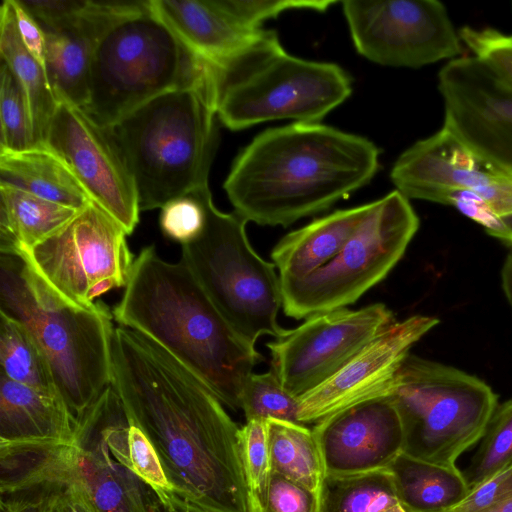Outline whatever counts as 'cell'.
<instances>
[{
	"mask_svg": "<svg viewBox=\"0 0 512 512\" xmlns=\"http://www.w3.org/2000/svg\"><path fill=\"white\" fill-rule=\"evenodd\" d=\"M480 512H512V496L506 498Z\"/></svg>",
	"mask_w": 512,
	"mask_h": 512,
	"instance_id": "ee69618b",
	"label": "cell"
},
{
	"mask_svg": "<svg viewBox=\"0 0 512 512\" xmlns=\"http://www.w3.org/2000/svg\"><path fill=\"white\" fill-rule=\"evenodd\" d=\"M385 395L402 421L403 452L446 467L482 439L498 406L478 377L411 353Z\"/></svg>",
	"mask_w": 512,
	"mask_h": 512,
	"instance_id": "30bf717a",
	"label": "cell"
},
{
	"mask_svg": "<svg viewBox=\"0 0 512 512\" xmlns=\"http://www.w3.org/2000/svg\"><path fill=\"white\" fill-rule=\"evenodd\" d=\"M460 40L502 83L512 89V35L492 28L464 27Z\"/></svg>",
	"mask_w": 512,
	"mask_h": 512,
	"instance_id": "e575fe53",
	"label": "cell"
},
{
	"mask_svg": "<svg viewBox=\"0 0 512 512\" xmlns=\"http://www.w3.org/2000/svg\"><path fill=\"white\" fill-rule=\"evenodd\" d=\"M12 3L16 25L22 42L29 52L45 67L46 38L42 26L21 5L19 0H12Z\"/></svg>",
	"mask_w": 512,
	"mask_h": 512,
	"instance_id": "b9f144b4",
	"label": "cell"
},
{
	"mask_svg": "<svg viewBox=\"0 0 512 512\" xmlns=\"http://www.w3.org/2000/svg\"><path fill=\"white\" fill-rule=\"evenodd\" d=\"M379 169L373 142L320 123H292L258 134L223 184L246 222L288 227L326 211L368 184Z\"/></svg>",
	"mask_w": 512,
	"mask_h": 512,
	"instance_id": "7a4b0ae2",
	"label": "cell"
},
{
	"mask_svg": "<svg viewBox=\"0 0 512 512\" xmlns=\"http://www.w3.org/2000/svg\"><path fill=\"white\" fill-rule=\"evenodd\" d=\"M150 6L188 47L209 62L238 53L264 32L243 25L223 1L150 0Z\"/></svg>",
	"mask_w": 512,
	"mask_h": 512,
	"instance_id": "ffe728a7",
	"label": "cell"
},
{
	"mask_svg": "<svg viewBox=\"0 0 512 512\" xmlns=\"http://www.w3.org/2000/svg\"><path fill=\"white\" fill-rule=\"evenodd\" d=\"M419 228L409 199L395 190L371 206L340 252L313 274L281 283L282 308L295 320L346 308L381 282Z\"/></svg>",
	"mask_w": 512,
	"mask_h": 512,
	"instance_id": "8fae6325",
	"label": "cell"
},
{
	"mask_svg": "<svg viewBox=\"0 0 512 512\" xmlns=\"http://www.w3.org/2000/svg\"><path fill=\"white\" fill-rule=\"evenodd\" d=\"M57 99L44 146L69 166L91 200L131 234L139 222L138 196L111 130L82 108Z\"/></svg>",
	"mask_w": 512,
	"mask_h": 512,
	"instance_id": "9a60e30c",
	"label": "cell"
},
{
	"mask_svg": "<svg viewBox=\"0 0 512 512\" xmlns=\"http://www.w3.org/2000/svg\"><path fill=\"white\" fill-rule=\"evenodd\" d=\"M371 203L336 210L286 234L271 251L281 283L305 278L329 263L353 235Z\"/></svg>",
	"mask_w": 512,
	"mask_h": 512,
	"instance_id": "7402d4cb",
	"label": "cell"
},
{
	"mask_svg": "<svg viewBox=\"0 0 512 512\" xmlns=\"http://www.w3.org/2000/svg\"><path fill=\"white\" fill-rule=\"evenodd\" d=\"M0 251L20 256L55 233L80 210L0 184Z\"/></svg>",
	"mask_w": 512,
	"mask_h": 512,
	"instance_id": "cb8c5ba5",
	"label": "cell"
},
{
	"mask_svg": "<svg viewBox=\"0 0 512 512\" xmlns=\"http://www.w3.org/2000/svg\"><path fill=\"white\" fill-rule=\"evenodd\" d=\"M438 82L443 127L478 157L512 172V89L472 55L448 62Z\"/></svg>",
	"mask_w": 512,
	"mask_h": 512,
	"instance_id": "2e32d148",
	"label": "cell"
},
{
	"mask_svg": "<svg viewBox=\"0 0 512 512\" xmlns=\"http://www.w3.org/2000/svg\"><path fill=\"white\" fill-rule=\"evenodd\" d=\"M406 512H446L470 493L463 473L401 453L389 466Z\"/></svg>",
	"mask_w": 512,
	"mask_h": 512,
	"instance_id": "484cf974",
	"label": "cell"
},
{
	"mask_svg": "<svg viewBox=\"0 0 512 512\" xmlns=\"http://www.w3.org/2000/svg\"><path fill=\"white\" fill-rule=\"evenodd\" d=\"M481 440L462 472L470 492L512 463V399L497 406Z\"/></svg>",
	"mask_w": 512,
	"mask_h": 512,
	"instance_id": "4dcf8cb0",
	"label": "cell"
},
{
	"mask_svg": "<svg viewBox=\"0 0 512 512\" xmlns=\"http://www.w3.org/2000/svg\"><path fill=\"white\" fill-rule=\"evenodd\" d=\"M163 512H199L186 507H178L172 510L163 509Z\"/></svg>",
	"mask_w": 512,
	"mask_h": 512,
	"instance_id": "f6af8a7d",
	"label": "cell"
},
{
	"mask_svg": "<svg viewBox=\"0 0 512 512\" xmlns=\"http://www.w3.org/2000/svg\"><path fill=\"white\" fill-rule=\"evenodd\" d=\"M210 75L161 94L109 129L132 174L140 211L208 186L218 146Z\"/></svg>",
	"mask_w": 512,
	"mask_h": 512,
	"instance_id": "277c9868",
	"label": "cell"
},
{
	"mask_svg": "<svg viewBox=\"0 0 512 512\" xmlns=\"http://www.w3.org/2000/svg\"><path fill=\"white\" fill-rule=\"evenodd\" d=\"M241 409L247 421L277 419L300 423L299 399L283 387L272 370L251 374L242 392Z\"/></svg>",
	"mask_w": 512,
	"mask_h": 512,
	"instance_id": "836d02e7",
	"label": "cell"
},
{
	"mask_svg": "<svg viewBox=\"0 0 512 512\" xmlns=\"http://www.w3.org/2000/svg\"><path fill=\"white\" fill-rule=\"evenodd\" d=\"M57 485V481L43 480L0 493V512H47Z\"/></svg>",
	"mask_w": 512,
	"mask_h": 512,
	"instance_id": "f35d334b",
	"label": "cell"
},
{
	"mask_svg": "<svg viewBox=\"0 0 512 512\" xmlns=\"http://www.w3.org/2000/svg\"><path fill=\"white\" fill-rule=\"evenodd\" d=\"M124 228L93 201L21 258L60 299L78 308L127 285L134 257Z\"/></svg>",
	"mask_w": 512,
	"mask_h": 512,
	"instance_id": "7c38bea8",
	"label": "cell"
},
{
	"mask_svg": "<svg viewBox=\"0 0 512 512\" xmlns=\"http://www.w3.org/2000/svg\"><path fill=\"white\" fill-rule=\"evenodd\" d=\"M390 178L408 199L428 201L436 191L462 189L480 197L502 224L512 218V172L478 157L444 127L405 150Z\"/></svg>",
	"mask_w": 512,
	"mask_h": 512,
	"instance_id": "e0dca14e",
	"label": "cell"
},
{
	"mask_svg": "<svg viewBox=\"0 0 512 512\" xmlns=\"http://www.w3.org/2000/svg\"><path fill=\"white\" fill-rule=\"evenodd\" d=\"M76 418L59 392L0 373V443L72 444Z\"/></svg>",
	"mask_w": 512,
	"mask_h": 512,
	"instance_id": "44dd1931",
	"label": "cell"
},
{
	"mask_svg": "<svg viewBox=\"0 0 512 512\" xmlns=\"http://www.w3.org/2000/svg\"><path fill=\"white\" fill-rule=\"evenodd\" d=\"M264 512H320V492L273 472Z\"/></svg>",
	"mask_w": 512,
	"mask_h": 512,
	"instance_id": "74e56055",
	"label": "cell"
},
{
	"mask_svg": "<svg viewBox=\"0 0 512 512\" xmlns=\"http://www.w3.org/2000/svg\"><path fill=\"white\" fill-rule=\"evenodd\" d=\"M209 75V61L152 11L149 0L146 9L121 18L98 39L83 110L110 128L151 99Z\"/></svg>",
	"mask_w": 512,
	"mask_h": 512,
	"instance_id": "52a82bcc",
	"label": "cell"
},
{
	"mask_svg": "<svg viewBox=\"0 0 512 512\" xmlns=\"http://www.w3.org/2000/svg\"><path fill=\"white\" fill-rule=\"evenodd\" d=\"M395 321L393 312L383 303L312 315L266 344L271 370L299 399L336 374Z\"/></svg>",
	"mask_w": 512,
	"mask_h": 512,
	"instance_id": "5bb4252c",
	"label": "cell"
},
{
	"mask_svg": "<svg viewBox=\"0 0 512 512\" xmlns=\"http://www.w3.org/2000/svg\"><path fill=\"white\" fill-rule=\"evenodd\" d=\"M0 54L1 61L11 68L27 92L37 147H42L58 99L46 68L22 42L12 0H4L0 9Z\"/></svg>",
	"mask_w": 512,
	"mask_h": 512,
	"instance_id": "4316f807",
	"label": "cell"
},
{
	"mask_svg": "<svg viewBox=\"0 0 512 512\" xmlns=\"http://www.w3.org/2000/svg\"><path fill=\"white\" fill-rule=\"evenodd\" d=\"M227 10L243 25L251 29H261L262 23L288 10L326 11L336 1L307 0H227L223 1Z\"/></svg>",
	"mask_w": 512,
	"mask_h": 512,
	"instance_id": "8d00e7d4",
	"label": "cell"
},
{
	"mask_svg": "<svg viewBox=\"0 0 512 512\" xmlns=\"http://www.w3.org/2000/svg\"><path fill=\"white\" fill-rule=\"evenodd\" d=\"M501 282L506 299L512 309V250L505 258L501 271Z\"/></svg>",
	"mask_w": 512,
	"mask_h": 512,
	"instance_id": "7bdbcfd3",
	"label": "cell"
},
{
	"mask_svg": "<svg viewBox=\"0 0 512 512\" xmlns=\"http://www.w3.org/2000/svg\"><path fill=\"white\" fill-rule=\"evenodd\" d=\"M43 30L45 67L56 97L83 109L89 101L92 56L100 32L85 23Z\"/></svg>",
	"mask_w": 512,
	"mask_h": 512,
	"instance_id": "d4e9b609",
	"label": "cell"
},
{
	"mask_svg": "<svg viewBox=\"0 0 512 512\" xmlns=\"http://www.w3.org/2000/svg\"><path fill=\"white\" fill-rule=\"evenodd\" d=\"M320 512H406L389 469L325 475Z\"/></svg>",
	"mask_w": 512,
	"mask_h": 512,
	"instance_id": "f1b7e54d",
	"label": "cell"
},
{
	"mask_svg": "<svg viewBox=\"0 0 512 512\" xmlns=\"http://www.w3.org/2000/svg\"><path fill=\"white\" fill-rule=\"evenodd\" d=\"M325 475L388 469L404 450L399 412L388 395L341 409L312 429Z\"/></svg>",
	"mask_w": 512,
	"mask_h": 512,
	"instance_id": "d6986e66",
	"label": "cell"
},
{
	"mask_svg": "<svg viewBox=\"0 0 512 512\" xmlns=\"http://www.w3.org/2000/svg\"><path fill=\"white\" fill-rule=\"evenodd\" d=\"M209 65L217 117L231 130L280 119L318 123L352 92L340 66L288 54L274 31Z\"/></svg>",
	"mask_w": 512,
	"mask_h": 512,
	"instance_id": "5b68a950",
	"label": "cell"
},
{
	"mask_svg": "<svg viewBox=\"0 0 512 512\" xmlns=\"http://www.w3.org/2000/svg\"><path fill=\"white\" fill-rule=\"evenodd\" d=\"M512 496V463L446 512H480Z\"/></svg>",
	"mask_w": 512,
	"mask_h": 512,
	"instance_id": "ab89813d",
	"label": "cell"
},
{
	"mask_svg": "<svg viewBox=\"0 0 512 512\" xmlns=\"http://www.w3.org/2000/svg\"><path fill=\"white\" fill-rule=\"evenodd\" d=\"M438 323L437 318L414 315L386 327L336 374L299 398V422L317 423L341 409L385 395L413 345Z\"/></svg>",
	"mask_w": 512,
	"mask_h": 512,
	"instance_id": "ac0fdd59",
	"label": "cell"
},
{
	"mask_svg": "<svg viewBox=\"0 0 512 512\" xmlns=\"http://www.w3.org/2000/svg\"><path fill=\"white\" fill-rule=\"evenodd\" d=\"M204 222L203 206L192 193L174 199L161 208L160 227L163 234L181 245L195 239L201 233Z\"/></svg>",
	"mask_w": 512,
	"mask_h": 512,
	"instance_id": "d590c367",
	"label": "cell"
},
{
	"mask_svg": "<svg viewBox=\"0 0 512 512\" xmlns=\"http://www.w3.org/2000/svg\"><path fill=\"white\" fill-rule=\"evenodd\" d=\"M266 424L272 471L320 492L325 471L312 429L277 419Z\"/></svg>",
	"mask_w": 512,
	"mask_h": 512,
	"instance_id": "83f0119b",
	"label": "cell"
},
{
	"mask_svg": "<svg viewBox=\"0 0 512 512\" xmlns=\"http://www.w3.org/2000/svg\"><path fill=\"white\" fill-rule=\"evenodd\" d=\"M0 152H21L37 147L27 92L4 62L0 71Z\"/></svg>",
	"mask_w": 512,
	"mask_h": 512,
	"instance_id": "1f68e13d",
	"label": "cell"
},
{
	"mask_svg": "<svg viewBox=\"0 0 512 512\" xmlns=\"http://www.w3.org/2000/svg\"><path fill=\"white\" fill-rule=\"evenodd\" d=\"M0 184L76 210L92 202L69 166L46 146L0 152Z\"/></svg>",
	"mask_w": 512,
	"mask_h": 512,
	"instance_id": "603a6c76",
	"label": "cell"
},
{
	"mask_svg": "<svg viewBox=\"0 0 512 512\" xmlns=\"http://www.w3.org/2000/svg\"><path fill=\"white\" fill-rule=\"evenodd\" d=\"M130 424L110 385L76 417L72 444H23L19 463L33 478L77 483L101 512H163L157 495L132 468Z\"/></svg>",
	"mask_w": 512,
	"mask_h": 512,
	"instance_id": "ba28073f",
	"label": "cell"
},
{
	"mask_svg": "<svg viewBox=\"0 0 512 512\" xmlns=\"http://www.w3.org/2000/svg\"><path fill=\"white\" fill-rule=\"evenodd\" d=\"M203 206L201 233L182 244L181 261L227 322L254 344L262 336L278 338L282 286L273 262L251 246L246 221L213 203L209 186L192 192Z\"/></svg>",
	"mask_w": 512,
	"mask_h": 512,
	"instance_id": "9c48e42d",
	"label": "cell"
},
{
	"mask_svg": "<svg viewBox=\"0 0 512 512\" xmlns=\"http://www.w3.org/2000/svg\"><path fill=\"white\" fill-rule=\"evenodd\" d=\"M0 312L21 322L33 335L75 418L111 385L113 315L103 302L88 309L72 306L21 258L2 255Z\"/></svg>",
	"mask_w": 512,
	"mask_h": 512,
	"instance_id": "8992f818",
	"label": "cell"
},
{
	"mask_svg": "<svg viewBox=\"0 0 512 512\" xmlns=\"http://www.w3.org/2000/svg\"><path fill=\"white\" fill-rule=\"evenodd\" d=\"M240 452L250 511L264 512L272 476L266 420H249L240 427Z\"/></svg>",
	"mask_w": 512,
	"mask_h": 512,
	"instance_id": "d6a6232c",
	"label": "cell"
},
{
	"mask_svg": "<svg viewBox=\"0 0 512 512\" xmlns=\"http://www.w3.org/2000/svg\"><path fill=\"white\" fill-rule=\"evenodd\" d=\"M0 319V373L39 390L59 392L50 364L30 331L4 313Z\"/></svg>",
	"mask_w": 512,
	"mask_h": 512,
	"instance_id": "f546056e",
	"label": "cell"
},
{
	"mask_svg": "<svg viewBox=\"0 0 512 512\" xmlns=\"http://www.w3.org/2000/svg\"><path fill=\"white\" fill-rule=\"evenodd\" d=\"M112 315L171 354L223 405L241 409L245 384L263 357L227 322L181 260H163L154 245L142 249Z\"/></svg>",
	"mask_w": 512,
	"mask_h": 512,
	"instance_id": "3957f363",
	"label": "cell"
},
{
	"mask_svg": "<svg viewBox=\"0 0 512 512\" xmlns=\"http://www.w3.org/2000/svg\"><path fill=\"white\" fill-rule=\"evenodd\" d=\"M342 8L357 52L374 63L418 68L462 54L440 1L348 0Z\"/></svg>",
	"mask_w": 512,
	"mask_h": 512,
	"instance_id": "4fadbf2b",
	"label": "cell"
},
{
	"mask_svg": "<svg viewBox=\"0 0 512 512\" xmlns=\"http://www.w3.org/2000/svg\"><path fill=\"white\" fill-rule=\"evenodd\" d=\"M112 382L154 446L177 497L199 512H251L240 427L188 368L146 336L114 327Z\"/></svg>",
	"mask_w": 512,
	"mask_h": 512,
	"instance_id": "6da1fadb",
	"label": "cell"
},
{
	"mask_svg": "<svg viewBox=\"0 0 512 512\" xmlns=\"http://www.w3.org/2000/svg\"><path fill=\"white\" fill-rule=\"evenodd\" d=\"M57 482L47 512H101L80 485L73 481Z\"/></svg>",
	"mask_w": 512,
	"mask_h": 512,
	"instance_id": "60d3db41",
	"label": "cell"
}]
</instances>
